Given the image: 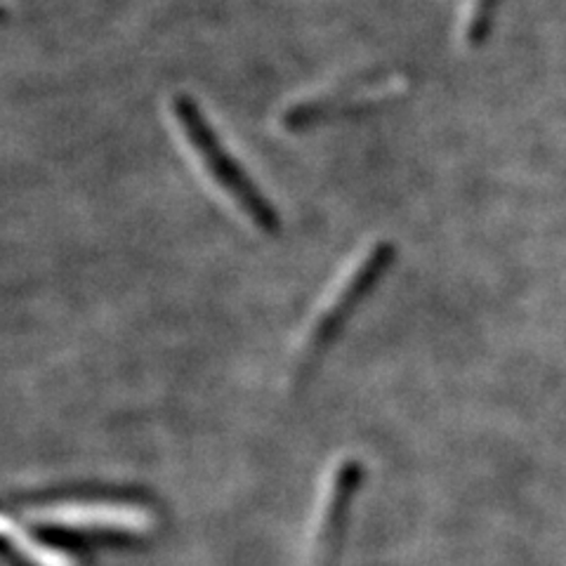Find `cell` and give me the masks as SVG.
Wrapping results in <instances>:
<instances>
[{
    "mask_svg": "<svg viewBox=\"0 0 566 566\" xmlns=\"http://www.w3.org/2000/svg\"><path fill=\"white\" fill-rule=\"evenodd\" d=\"M172 118L177 123L187 147L197 156L199 166L224 197L234 203L243 218L251 220L258 229L274 234L279 229V216L270 199L248 177L237 158L222 145L216 128L203 116L201 106L189 95H177L172 99Z\"/></svg>",
    "mask_w": 566,
    "mask_h": 566,
    "instance_id": "6da1fadb",
    "label": "cell"
},
{
    "mask_svg": "<svg viewBox=\"0 0 566 566\" xmlns=\"http://www.w3.org/2000/svg\"><path fill=\"white\" fill-rule=\"evenodd\" d=\"M27 517L45 526L50 534L87 541H133L151 526V515L145 507L99 495H69L35 503L27 510Z\"/></svg>",
    "mask_w": 566,
    "mask_h": 566,
    "instance_id": "7a4b0ae2",
    "label": "cell"
},
{
    "mask_svg": "<svg viewBox=\"0 0 566 566\" xmlns=\"http://www.w3.org/2000/svg\"><path fill=\"white\" fill-rule=\"evenodd\" d=\"M392 258H395L392 243H376L361 258V262H357V268L347 274L343 286L331 297L328 307L324 310L322 316H318V322L310 335V349H307L310 361L335 340V335L343 331L354 310L364 303V297L374 291L376 283L382 279Z\"/></svg>",
    "mask_w": 566,
    "mask_h": 566,
    "instance_id": "3957f363",
    "label": "cell"
},
{
    "mask_svg": "<svg viewBox=\"0 0 566 566\" xmlns=\"http://www.w3.org/2000/svg\"><path fill=\"white\" fill-rule=\"evenodd\" d=\"M409 81L403 74H385V76H370L364 81H354L343 87H335L331 93L318 97H310L305 102H297L286 112V126L303 128L314 126L318 120H326L333 116H343L352 112L368 109L380 102L392 99L406 93Z\"/></svg>",
    "mask_w": 566,
    "mask_h": 566,
    "instance_id": "277c9868",
    "label": "cell"
},
{
    "mask_svg": "<svg viewBox=\"0 0 566 566\" xmlns=\"http://www.w3.org/2000/svg\"><path fill=\"white\" fill-rule=\"evenodd\" d=\"M359 482H361V465L357 460H343V463L335 468L328 484L324 522H322V528H318L314 566H333L335 559H338L345 526H347V515H349V503Z\"/></svg>",
    "mask_w": 566,
    "mask_h": 566,
    "instance_id": "5b68a950",
    "label": "cell"
},
{
    "mask_svg": "<svg viewBox=\"0 0 566 566\" xmlns=\"http://www.w3.org/2000/svg\"><path fill=\"white\" fill-rule=\"evenodd\" d=\"M6 538L10 551L27 566H78L60 547L29 536L22 526H12L10 522H6Z\"/></svg>",
    "mask_w": 566,
    "mask_h": 566,
    "instance_id": "8992f818",
    "label": "cell"
}]
</instances>
